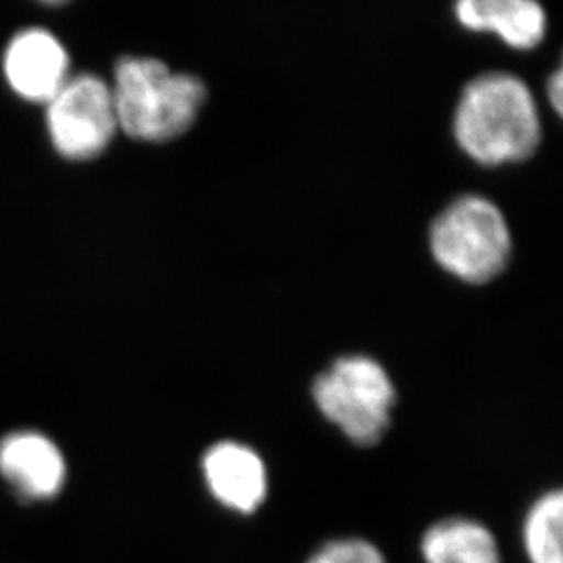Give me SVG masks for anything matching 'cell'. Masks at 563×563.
<instances>
[{
  "mask_svg": "<svg viewBox=\"0 0 563 563\" xmlns=\"http://www.w3.org/2000/svg\"><path fill=\"white\" fill-rule=\"evenodd\" d=\"M307 563H387L374 543L362 538H341L324 543Z\"/></svg>",
  "mask_w": 563,
  "mask_h": 563,
  "instance_id": "12",
  "label": "cell"
},
{
  "mask_svg": "<svg viewBox=\"0 0 563 563\" xmlns=\"http://www.w3.org/2000/svg\"><path fill=\"white\" fill-rule=\"evenodd\" d=\"M44 104L52 144L66 159L96 157L119 130L112 86L101 75H69Z\"/></svg>",
  "mask_w": 563,
  "mask_h": 563,
  "instance_id": "5",
  "label": "cell"
},
{
  "mask_svg": "<svg viewBox=\"0 0 563 563\" xmlns=\"http://www.w3.org/2000/svg\"><path fill=\"white\" fill-rule=\"evenodd\" d=\"M454 137L479 165L529 159L542 139V124L529 86L507 71L474 77L463 88L454 112Z\"/></svg>",
  "mask_w": 563,
  "mask_h": 563,
  "instance_id": "1",
  "label": "cell"
},
{
  "mask_svg": "<svg viewBox=\"0 0 563 563\" xmlns=\"http://www.w3.org/2000/svg\"><path fill=\"white\" fill-rule=\"evenodd\" d=\"M2 71L22 99L46 102L71 75L68 49L46 27H24L5 44Z\"/></svg>",
  "mask_w": 563,
  "mask_h": 563,
  "instance_id": "6",
  "label": "cell"
},
{
  "mask_svg": "<svg viewBox=\"0 0 563 563\" xmlns=\"http://www.w3.org/2000/svg\"><path fill=\"white\" fill-rule=\"evenodd\" d=\"M110 86L119 130L150 143L188 132L207 102V86L197 75L174 71L155 57H119Z\"/></svg>",
  "mask_w": 563,
  "mask_h": 563,
  "instance_id": "2",
  "label": "cell"
},
{
  "mask_svg": "<svg viewBox=\"0 0 563 563\" xmlns=\"http://www.w3.org/2000/svg\"><path fill=\"white\" fill-rule=\"evenodd\" d=\"M426 563H501L500 549L487 527L468 518H446L421 538Z\"/></svg>",
  "mask_w": 563,
  "mask_h": 563,
  "instance_id": "10",
  "label": "cell"
},
{
  "mask_svg": "<svg viewBox=\"0 0 563 563\" xmlns=\"http://www.w3.org/2000/svg\"><path fill=\"white\" fill-rule=\"evenodd\" d=\"M66 474L63 452L43 432L15 431L0 440V476L22 500H52L63 490Z\"/></svg>",
  "mask_w": 563,
  "mask_h": 563,
  "instance_id": "7",
  "label": "cell"
},
{
  "mask_svg": "<svg viewBox=\"0 0 563 563\" xmlns=\"http://www.w3.org/2000/svg\"><path fill=\"white\" fill-rule=\"evenodd\" d=\"M548 96L549 101L553 104L556 113H562V102H563V74L562 69H556L553 75H551V79H549L548 85Z\"/></svg>",
  "mask_w": 563,
  "mask_h": 563,
  "instance_id": "13",
  "label": "cell"
},
{
  "mask_svg": "<svg viewBox=\"0 0 563 563\" xmlns=\"http://www.w3.org/2000/svg\"><path fill=\"white\" fill-rule=\"evenodd\" d=\"M454 13L473 32H493L516 49L537 48L548 30V15L532 0H460Z\"/></svg>",
  "mask_w": 563,
  "mask_h": 563,
  "instance_id": "9",
  "label": "cell"
},
{
  "mask_svg": "<svg viewBox=\"0 0 563 563\" xmlns=\"http://www.w3.org/2000/svg\"><path fill=\"white\" fill-rule=\"evenodd\" d=\"M429 238L438 265L471 285L500 276L512 252L509 224L500 208L474 194L446 205L432 221Z\"/></svg>",
  "mask_w": 563,
  "mask_h": 563,
  "instance_id": "3",
  "label": "cell"
},
{
  "mask_svg": "<svg viewBox=\"0 0 563 563\" xmlns=\"http://www.w3.org/2000/svg\"><path fill=\"white\" fill-rule=\"evenodd\" d=\"M563 495L549 490L540 496L523 520V549L531 563H563Z\"/></svg>",
  "mask_w": 563,
  "mask_h": 563,
  "instance_id": "11",
  "label": "cell"
},
{
  "mask_svg": "<svg viewBox=\"0 0 563 563\" xmlns=\"http://www.w3.org/2000/svg\"><path fill=\"white\" fill-rule=\"evenodd\" d=\"M210 495L240 515H252L268 495V474L263 457L240 441L213 443L201 462Z\"/></svg>",
  "mask_w": 563,
  "mask_h": 563,
  "instance_id": "8",
  "label": "cell"
},
{
  "mask_svg": "<svg viewBox=\"0 0 563 563\" xmlns=\"http://www.w3.org/2000/svg\"><path fill=\"white\" fill-rule=\"evenodd\" d=\"M319 412L354 445H376L390 426L396 388L382 363L368 356L338 357L312 387Z\"/></svg>",
  "mask_w": 563,
  "mask_h": 563,
  "instance_id": "4",
  "label": "cell"
}]
</instances>
